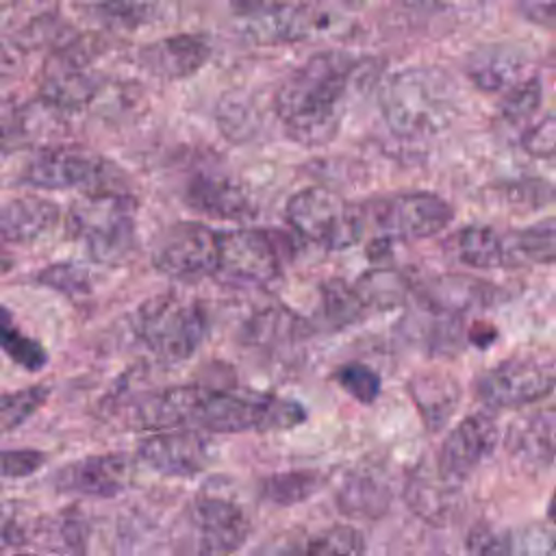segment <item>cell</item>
Returning a JSON list of instances; mask_svg holds the SVG:
<instances>
[{
    "mask_svg": "<svg viewBox=\"0 0 556 556\" xmlns=\"http://www.w3.org/2000/svg\"><path fill=\"white\" fill-rule=\"evenodd\" d=\"M467 556H515L510 534L491 523H476L465 536Z\"/></svg>",
    "mask_w": 556,
    "mask_h": 556,
    "instance_id": "obj_37",
    "label": "cell"
},
{
    "mask_svg": "<svg viewBox=\"0 0 556 556\" xmlns=\"http://www.w3.org/2000/svg\"><path fill=\"white\" fill-rule=\"evenodd\" d=\"M497 426L486 413H471L460 419L443 439L437 473L450 486L465 482L497 445Z\"/></svg>",
    "mask_w": 556,
    "mask_h": 556,
    "instance_id": "obj_12",
    "label": "cell"
},
{
    "mask_svg": "<svg viewBox=\"0 0 556 556\" xmlns=\"http://www.w3.org/2000/svg\"><path fill=\"white\" fill-rule=\"evenodd\" d=\"M139 458L163 476L191 478L208 467L213 447L198 430L169 428L148 437L139 447Z\"/></svg>",
    "mask_w": 556,
    "mask_h": 556,
    "instance_id": "obj_14",
    "label": "cell"
},
{
    "mask_svg": "<svg viewBox=\"0 0 556 556\" xmlns=\"http://www.w3.org/2000/svg\"><path fill=\"white\" fill-rule=\"evenodd\" d=\"M456 258L473 269H510L517 267L513 235L491 226L471 224L454 235Z\"/></svg>",
    "mask_w": 556,
    "mask_h": 556,
    "instance_id": "obj_20",
    "label": "cell"
},
{
    "mask_svg": "<svg viewBox=\"0 0 556 556\" xmlns=\"http://www.w3.org/2000/svg\"><path fill=\"white\" fill-rule=\"evenodd\" d=\"M547 519L556 526V495L549 500V504H547Z\"/></svg>",
    "mask_w": 556,
    "mask_h": 556,
    "instance_id": "obj_45",
    "label": "cell"
},
{
    "mask_svg": "<svg viewBox=\"0 0 556 556\" xmlns=\"http://www.w3.org/2000/svg\"><path fill=\"white\" fill-rule=\"evenodd\" d=\"M250 532L248 515L232 500L198 495L174 519L169 541L176 556H230Z\"/></svg>",
    "mask_w": 556,
    "mask_h": 556,
    "instance_id": "obj_3",
    "label": "cell"
},
{
    "mask_svg": "<svg viewBox=\"0 0 556 556\" xmlns=\"http://www.w3.org/2000/svg\"><path fill=\"white\" fill-rule=\"evenodd\" d=\"M100 89L96 72L78 52L59 50L43 70L41 100L56 111H76L87 106Z\"/></svg>",
    "mask_w": 556,
    "mask_h": 556,
    "instance_id": "obj_15",
    "label": "cell"
},
{
    "mask_svg": "<svg viewBox=\"0 0 556 556\" xmlns=\"http://www.w3.org/2000/svg\"><path fill=\"white\" fill-rule=\"evenodd\" d=\"M96 20L111 30H139L165 24L174 17V0H100L93 7Z\"/></svg>",
    "mask_w": 556,
    "mask_h": 556,
    "instance_id": "obj_25",
    "label": "cell"
},
{
    "mask_svg": "<svg viewBox=\"0 0 556 556\" xmlns=\"http://www.w3.org/2000/svg\"><path fill=\"white\" fill-rule=\"evenodd\" d=\"M202 387H169L139 400L135 413L141 428H187L195 424Z\"/></svg>",
    "mask_w": 556,
    "mask_h": 556,
    "instance_id": "obj_22",
    "label": "cell"
},
{
    "mask_svg": "<svg viewBox=\"0 0 556 556\" xmlns=\"http://www.w3.org/2000/svg\"><path fill=\"white\" fill-rule=\"evenodd\" d=\"M337 382L358 402L363 404H371L382 389V380L380 376L363 365V363H348L337 371Z\"/></svg>",
    "mask_w": 556,
    "mask_h": 556,
    "instance_id": "obj_38",
    "label": "cell"
},
{
    "mask_svg": "<svg viewBox=\"0 0 556 556\" xmlns=\"http://www.w3.org/2000/svg\"><path fill=\"white\" fill-rule=\"evenodd\" d=\"M380 109L395 137L432 139L458 115V89L443 70L413 65L389 76L380 93Z\"/></svg>",
    "mask_w": 556,
    "mask_h": 556,
    "instance_id": "obj_2",
    "label": "cell"
},
{
    "mask_svg": "<svg viewBox=\"0 0 556 556\" xmlns=\"http://www.w3.org/2000/svg\"><path fill=\"white\" fill-rule=\"evenodd\" d=\"M215 115H217V126L222 135L228 137L230 141H237V143L250 141L258 132L261 117L256 113V106L241 91L226 93L219 100Z\"/></svg>",
    "mask_w": 556,
    "mask_h": 556,
    "instance_id": "obj_29",
    "label": "cell"
},
{
    "mask_svg": "<svg viewBox=\"0 0 556 556\" xmlns=\"http://www.w3.org/2000/svg\"><path fill=\"white\" fill-rule=\"evenodd\" d=\"M59 219V206L39 195L13 198L2 206L0 230L7 243H30Z\"/></svg>",
    "mask_w": 556,
    "mask_h": 556,
    "instance_id": "obj_23",
    "label": "cell"
},
{
    "mask_svg": "<svg viewBox=\"0 0 556 556\" xmlns=\"http://www.w3.org/2000/svg\"><path fill=\"white\" fill-rule=\"evenodd\" d=\"M139 341L163 363H180L198 352L206 337V317L195 302L161 295L135 315Z\"/></svg>",
    "mask_w": 556,
    "mask_h": 556,
    "instance_id": "obj_6",
    "label": "cell"
},
{
    "mask_svg": "<svg viewBox=\"0 0 556 556\" xmlns=\"http://www.w3.org/2000/svg\"><path fill=\"white\" fill-rule=\"evenodd\" d=\"M39 282L48 285L50 289L63 291L67 295L85 293L89 289V276L87 271L76 263H56L46 267L39 276Z\"/></svg>",
    "mask_w": 556,
    "mask_h": 556,
    "instance_id": "obj_40",
    "label": "cell"
},
{
    "mask_svg": "<svg viewBox=\"0 0 556 556\" xmlns=\"http://www.w3.org/2000/svg\"><path fill=\"white\" fill-rule=\"evenodd\" d=\"M408 393L430 430H439L452 417L460 387L445 374H419L408 382Z\"/></svg>",
    "mask_w": 556,
    "mask_h": 556,
    "instance_id": "obj_26",
    "label": "cell"
},
{
    "mask_svg": "<svg viewBox=\"0 0 556 556\" xmlns=\"http://www.w3.org/2000/svg\"><path fill=\"white\" fill-rule=\"evenodd\" d=\"M506 450L528 471L549 465L556 458V408H539L513 421Z\"/></svg>",
    "mask_w": 556,
    "mask_h": 556,
    "instance_id": "obj_18",
    "label": "cell"
},
{
    "mask_svg": "<svg viewBox=\"0 0 556 556\" xmlns=\"http://www.w3.org/2000/svg\"><path fill=\"white\" fill-rule=\"evenodd\" d=\"M222 282L235 287H265L280 276V254L271 237L256 228H235L219 232Z\"/></svg>",
    "mask_w": 556,
    "mask_h": 556,
    "instance_id": "obj_11",
    "label": "cell"
},
{
    "mask_svg": "<svg viewBox=\"0 0 556 556\" xmlns=\"http://www.w3.org/2000/svg\"><path fill=\"white\" fill-rule=\"evenodd\" d=\"M70 232L96 263H119L135 243V202L122 191H89L67 215Z\"/></svg>",
    "mask_w": 556,
    "mask_h": 556,
    "instance_id": "obj_4",
    "label": "cell"
},
{
    "mask_svg": "<svg viewBox=\"0 0 556 556\" xmlns=\"http://www.w3.org/2000/svg\"><path fill=\"white\" fill-rule=\"evenodd\" d=\"M356 289L361 291L367 306H393V302H400L404 291L400 276L382 269L363 276Z\"/></svg>",
    "mask_w": 556,
    "mask_h": 556,
    "instance_id": "obj_39",
    "label": "cell"
},
{
    "mask_svg": "<svg viewBox=\"0 0 556 556\" xmlns=\"http://www.w3.org/2000/svg\"><path fill=\"white\" fill-rule=\"evenodd\" d=\"M356 61L326 50L291 70L276 89L274 106L287 137L300 146L330 143L345 113V98Z\"/></svg>",
    "mask_w": 556,
    "mask_h": 556,
    "instance_id": "obj_1",
    "label": "cell"
},
{
    "mask_svg": "<svg viewBox=\"0 0 556 556\" xmlns=\"http://www.w3.org/2000/svg\"><path fill=\"white\" fill-rule=\"evenodd\" d=\"M523 59L508 46H482L473 50L465 63L469 80L482 91L510 89L519 83Z\"/></svg>",
    "mask_w": 556,
    "mask_h": 556,
    "instance_id": "obj_24",
    "label": "cell"
},
{
    "mask_svg": "<svg viewBox=\"0 0 556 556\" xmlns=\"http://www.w3.org/2000/svg\"><path fill=\"white\" fill-rule=\"evenodd\" d=\"M473 389L489 408H521L556 389V365L532 356H510L482 371Z\"/></svg>",
    "mask_w": 556,
    "mask_h": 556,
    "instance_id": "obj_9",
    "label": "cell"
},
{
    "mask_svg": "<svg viewBox=\"0 0 556 556\" xmlns=\"http://www.w3.org/2000/svg\"><path fill=\"white\" fill-rule=\"evenodd\" d=\"M521 150L534 159L556 161V115H547L521 135Z\"/></svg>",
    "mask_w": 556,
    "mask_h": 556,
    "instance_id": "obj_41",
    "label": "cell"
},
{
    "mask_svg": "<svg viewBox=\"0 0 556 556\" xmlns=\"http://www.w3.org/2000/svg\"><path fill=\"white\" fill-rule=\"evenodd\" d=\"M46 454L39 450H4L2 452V476L4 478H26L41 469Z\"/></svg>",
    "mask_w": 556,
    "mask_h": 556,
    "instance_id": "obj_42",
    "label": "cell"
},
{
    "mask_svg": "<svg viewBox=\"0 0 556 556\" xmlns=\"http://www.w3.org/2000/svg\"><path fill=\"white\" fill-rule=\"evenodd\" d=\"M50 389L46 384H35L20 391H7L0 397V426L2 432L20 428L43 402L48 400Z\"/></svg>",
    "mask_w": 556,
    "mask_h": 556,
    "instance_id": "obj_34",
    "label": "cell"
},
{
    "mask_svg": "<svg viewBox=\"0 0 556 556\" xmlns=\"http://www.w3.org/2000/svg\"><path fill=\"white\" fill-rule=\"evenodd\" d=\"M282 2H289V0H230L235 13H237L239 17H248V15L267 11V9H271V7L282 4Z\"/></svg>",
    "mask_w": 556,
    "mask_h": 556,
    "instance_id": "obj_44",
    "label": "cell"
},
{
    "mask_svg": "<svg viewBox=\"0 0 556 556\" xmlns=\"http://www.w3.org/2000/svg\"><path fill=\"white\" fill-rule=\"evenodd\" d=\"M15 556H33V554H15Z\"/></svg>",
    "mask_w": 556,
    "mask_h": 556,
    "instance_id": "obj_47",
    "label": "cell"
},
{
    "mask_svg": "<svg viewBox=\"0 0 556 556\" xmlns=\"http://www.w3.org/2000/svg\"><path fill=\"white\" fill-rule=\"evenodd\" d=\"M211 56V43L204 35L180 33L163 37L139 48L137 61L143 72L161 80H180L195 74Z\"/></svg>",
    "mask_w": 556,
    "mask_h": 556,
    "instance_id": "obj_17",
    "label": "cell"
},
{
    "mask_svg": "<svg viewBox=\"0 0 556 556\" xmlns=\"http://www.w3.org/2000/svg\"><path fill=\"white\" fill-rule=\"evenodd\" d=\"M519 15L539 26H556V0H515Z\"/></svg>",
    "mask_w": 556,
    "mask_h": 556,
    "instance_id": "obj_43",
    "label": "cell"
},
{
    "mask_svg": "<svg viewBox=\"0 0 556 556\" xmlns=\"http://www.w3.org/2000/svg\"><path fill=\"white\" fill-rule=\"evenodd\" d=\"M387 491L376 486L371 480H354L345 482L337 502L345 515H380L387 506Z\"/></svg>",
    "mask_w": 556,
    "mask_h": 556,
    "instance_id": "obj_36",
    "label": "cell"
},
{
    "mask_svg": "<svg viewBox=\"0 0 556 556\" xmlns=\"http://www.w3.org/2000/svg\"><path fill=\"white\" fill-rule=\"evenodd\" d=\"M541 96L543 91H541L539 78L532 76L515 83L500 102V122L508 126H519L528 122L536 113L541 104Z\"/></svg>",
    "mask_w": 556,
    "mask_h": 556,
    "instance_id": "obj_33",
    "label": "cell"
},
{
    "mask_svg": "<svg viewBox=\"0 0 556 556\" xmlns=\"http://www.w3.org/2000/svg\"><path fill=\"white\" fill-rule=\"evenodd\" d=\"M35 541L41 543L46 549L61 554V556H80L87 547V526L76 515V510H63L54 517L39 519L33 530ZM26 532V541H28Z\"/></svg>",
    "mask_w": 556,
    "mask_h": 556,
    "instance_id": "obj_27",
    "label": "cell"
},
{
    "mask_svg": "<svg viewBox=\"0 0 556 556\" xmlns=\"http://www.w3.org/2000/svg\"><path fill=\"white\" fill-rule=\"evenodd\" d=\"M352 2H356V4H358V7H361V4H363V2H365V0H352Z\"/></svg>",
    "mask_w": 556,
    "mask_h": 556,
    "instance_id": "obj_46",
    "label": "cell"
},
{
    "mask_svg": "<svg viewBox=\"0 0 556 556\" xmlns=\"http://www.w3.org/2000/svg\"><path fill=\"white\" fill-rule=\"evenodd\" d=\"M382 239H426L441 232L454 217L447 200L432 191H402L363 206Z\"/></svg>",
    "mask_w": 556,
    "mask_h": 556,
    "instance_id": "obj_8",
    "label": "cell"
},
{
    "mask_svg": "<svg viewBox=\"0 0 556 556\" xmlns=\"http://www.w3.org/2000/svg\"><path fill=\"white\" fill-rule=\"evenodd\" d=\"M0 343H2V350L7 352V356L28 371H37L48 363L46 350L35 339H30V337L22 334L17 328H13L7 311L2 313Z\"/></svg>",
    "mask_w": 556,
    "mask_h": 556,
    "instance_id": "obj_35",
    "label": "cell"
},
{
    "mask_svg": "<svg viewBox=\"0 0 556 556\" xmlns=\"http://www.w3.org/2000/svg\"><path fill=\"white\" fill-rule=\"evenodd\" d=\"M22 180L35 189H91L106 180V163L93 154L72 148H48L39 152L22 172Z\"/></svg>",
    "mask_w": 556,
    "mask_h": 556,
    "instance_id": "obj_13",
    "label": "cell"
},
{
    "mask_svg": "<svg viewBox=\"0 0 556 556\" xmlns=\"http://www.w3.org/2000/svg\"><path fill=\"white\" fill-rule=\"evenodd\" d=\"M321 486V480L313 471H289L269 476L263 480L261 495L263 500L278 504V506H291L298 502H304Z\"/></svg>",
    "mask_w": 556,
    "mask_h": 556,
    "instance_id": "obj_31",
    "label": "cell"
},
{
    "mask_svg": "<svg viewBox=\"0 0 556 556\" xmlns=\"http://www.w3.org/2000/svg\"><path fill=\"white\" fill-rule=\"evenodd\" d=\"M367 302L356 287L330 280L321 287V319L330 328H343L363 317Z\"/></svg>",
    "mask_w": 556,
    "mask_h": 556,
    "instance_id": "obj_30",
    "label": "cell"
},
{
    "mask_svg": "<svg viewBox=\"0 0 556 556\" xmlns=\"http://www.w3.org/2000/svg\"><path fill=\"white\" fill-rule=\"evenodd\" d=\"M365 539L352 526H330L308 539L298 556H363Z\"/></svg>",
    "mask_w": 556,
    "mask_h": 556,
    "instance_id": "obj_32",
    "label": "cell"
},
{
    "mask_svg": "<svg viewBox=\"0 0 556 556\" xmlns=\"http://www.w3.org/2000/svg\"><path fill=\"white\" fill-rule=\"evenodd\" d=\"M424 300L430 308L443 315H463L476 308L493 306L497 300V289L491 282L478 280L463 274H445L432 278L424 287Z\"/></svg>",
    "mask_w": 556,
    "mask_h": 556,
    "instance_id": "obj_19",
    "label": "cell"
},
{
    "mask_svg": "<svg viewBox=\"0 0 556 556\" xmlns=\"http://www.w3.org/2000/svg\"><path fill=\"white\" fill-rule=\"evenodd\" d=\"M132 476V465L124 454H96L78 458L63 465L52 482L59 491L96 495V497H115L128 484Z\"/></svg>",
    "mask_w": 556,
    "mask_h": 556,
    "instance_id": "obj_16",
    "label": "cell"
},
{
    "mask_svg": "<svg viewBox=\"0 0 556 556\" xmlns=\"http://www.w3.org/2000/svg\"><path fill=\"white\" fill-rule=\"evenodd\" d=\"M517 267L556 265V217L510 232Z\"/></svg>",
    "mask_w": 556,
    "mask_h": 556,
    "instance_id": "obj_28",
    "label": "cell"
},
{
    "mask_svg": "<svg viewBox=\"0 0 556 556\" xmlns=\"http://www.w3.org/2000/svg\"><path fill=\"white\" fill-rule=\"evenodd\" d=\"M185 202L204 215L219 219H243L252 213L248 193L226 176L200 174L189 180Z\"/></svg>",
    "mask_w": 556,
    "mask_h": 556,
    "instance_id": "obj_21",
    "label": "cell"
},
{
    "mask_svg": "<svg viewBox=\"0 0 556 556\" xmlns=\"http://www.w3.org/2000/svg\"><path fill=\"white\" fill-rule=\"evenodd\" d=\"M306 419L302 404L269 393H235L202 389L195 426L211 432L287 430Z\"/></svg>",
    "mask_w": 556,
    "mask_h": 556,
    "instance_id": "obj_5",
    "label": "cell"
},
{
    "mask_svg": "<svg viewBox=\"0 0 556 556\" xmlns=\"http://www.w3.org/2000/svg\"><path fill=\"white\" fill-rule=\"evenodd\" d=\"M285 215L300 237L326 250H345L358 243L365 230L363 206L324 187H306L291 195Z\"/></svg>",
    "mask_w": 556,
    "mask_h": 556,
    "instance_id": "obj_7",
    "label": "cell"
},
{
    "mask_svg": "<svg viewBox=\"0 0 556 556\" xmlns=\"http://www.w3.org/2000/svg\"><path fill=\"white\" fill-rule=\"evenodd\" d=\"M154 267L180 282H195L215 276L219 267V232L200 222H178L156 241Z\"/></svg>",
    "mask_w": 556,
    "mask_h": 556,
    "instance_id": "obj_10",
    "label": "cell"
}]
</instances>
